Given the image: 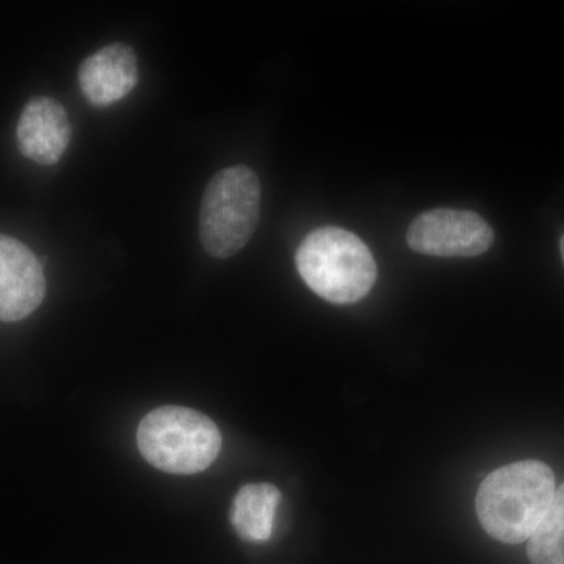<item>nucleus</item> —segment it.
<instances>
[{"mask_svg":"<svg viewBox=\"0 0 564 564\" xmlns=\"http://www.w3.org/2000/svg\"><path fill=\"white\" fill-rule=\"evenodd\" d=\"M547 464L519 462L494 470L477 492V514L485 532L505 544L530 540L555 496Z\"/></svg>","mask_w":564,"mask_h":564,"instance_id":"obj_1","label":"nucleus"},{"mask_svg":"<svg viewBox=\"0 0 564 564\" xmlns=\"http://www.w3.org/2000/svg\"><path fill=\"white\" fill-rule=\"evenodd\" d=\"M295 262L307 288L334 304L359 302L377 281V263L367 245L334 226L307 234Z\"/></svg>","mask_w":564,"mask_h":564,"instance_id":"obj_2","label":"nucleus"},{"mask_svg":"<svg viewBox=\"0 0 564 564\" xmlns=\"http://www.w3.org/2000/svg\"><path fill=\"white\" fill-rule=\"evenodd\" d=\"M140 454L169 474L203 473L221 451V434L207 415L182 406H162L144 415L137 432Z\"/></svg>","mask_w":564,"mask_h":564,"instance_id":"obj_3","label":"nucleus"},{"mask_svg":"<svg viewBox=\"0 0 564 564\" xmlns=\"http://www.w3.org/2000/svg\"><path fill=\"white\" fill-rule=\"evenodd\" d=\"M261 182L245 165L212 177L199 209V240L212 258L229 259L250 242L261 215Z\"/></svg>","mask_w":564,"mask_h":564,"instance_id":"obj_4","label":"nucleus"},{"mask_svg":"<svg viewBox=\"0 0 564 564\" xmlns=\"http://www.w3.org/2000/svg\"><path fill=\"white\" fill-rule=\"evenodd\" d=\"M411 250L436 258H473L491 248L494 231L473 210L433 209L411 223L406 234Z\"/></svg>","mask_w":564,"mask_h":564,"instance_id":"obj_5","label":"nucleus"},{"mask_svg":"<svg viewBox=\"0 0 564 564\" xmlns=\"http://www.w3.org/2000/svg\"><path fill=\"white\" fill-rule=\"evenodd\" d=\"M46 295V278L24 243L0 234V322H20L35 313Z\"/></svg>","mask_w":564,"mask_h":564,"instance_id":"obj_6","label":"nucleus"},{"mask_svg":"<svg viewBox=\"0 0 564 564\" xmlns=\"http://www.w3.org/2000/svg\"><path fill=\"white\" fill-rule=\"evenodd\" d=\"M70 122L65 107L47 96L28 102L18 121V147L24 158L40 165H55L70 141Z\"/></svg>","mask_w":564,"mask_h":564,"instance_id":"obj_7","label":"nucleus"},{"mask_svg":"<svg viewBox=\"0 0 564 564\" xmlns=\"http://www.w3.org/2000/svg\"><path fill=\"white\" fill-rule=\"evenodd\" d=\"M139 84V58L128 44L102 47L79 66L82 95L95 107H107L131 95Z\"/></svg>","mask_w":564,"mask_h":564,"instance_id":"obj_8","label":"nucleus"},{"mask_svg":"<svg viewBox=\"0 0 564 564\" xmlns=\"http://www.w3.org/2000/svg\"><path fill=\"white\" fill-rule=\"evenodd\" d=\"M281 492L270 484H251L237 492L231 508L234 530L248 543H263L273 533Z\"/></svg>","mask_w":564,"mask_h":564,"instance_id":"obj_9","label":"nucleus"},{"mask_svg":"<svg viewBox=\"0 0 564 564\" xmlns=\"http://www.w3.org/2000/svg\"><path fill=\"white\" fill-rule=\"evenodd\" d=\"M527 554L532 564H564V485L556 488L547 513L530 536Z\"/></svg>","mask_w":564,"mask_h":564,"instance_id":"obj_10","label":"nucleus"},{"mask_svg":"<svg viewBox=\"0 0 564 564\" xmlns=\"http://www.w3.org/2000/svg\"><path fill=\"white\" fill-rule=\"evenodd\" d=\"M560 248H562V256L564 261V236L562 237V243H560Z\"/></svg>","mask_w":564,"mask_h":564,"instance_id":"obj_11","label":"nucleus"}]
</instances>
